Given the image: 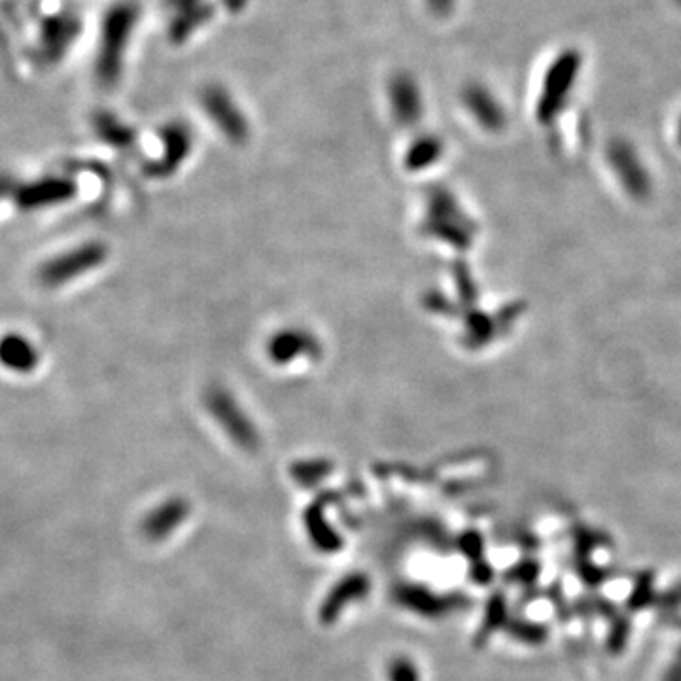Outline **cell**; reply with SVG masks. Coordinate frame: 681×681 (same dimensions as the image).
<instances>
[{"label": "cell", "instance_id": "1", "mask_svg": "<svg viewBox=\"0 0 681 681\" xmlns=\"http://www.w3.org/2000/svg\"><path fill=\"white\" fill-rule=\"evenodd\" d=\"M209 409L220 422V426L233 437V441H237L243 447L256 445V432L252 422L246 419L245 413H241V407L229 394L226 392L210 394Z\"/></svg>", "mask_w": 681, "mask_h": 681}, {"label": "cell", "instance_id": "2", "mask_svg": "<svg viewBox=\"0 0 681 681\" xmlns=\"http://www.w3.org/2000/svg\"><path fill=\"white\" fill-rule=\"evenodd\" d=\"M366 593V577L350 576L347 577V579H343V581L339 583V587H337V589L330 594V598L326 600L324 610H322V617H324V619H333L337 613L345 608L347 602L350 604L352 600H358V598H362Z\"/></svg>", "mask_w": 681, "mask_h": 681}, {"label": "cell", "instance_id": "3", "mask_svg": "<svg viewBox=\"0 0 681 681\" xmlns=\"http://www.w3.org/2000/svg\"><path fill=\"white\" fill-rule=\"evenodd\" d=\"M390 681H419V670L407 659H400L390 666Z\"/></svg>", "mask_w": 681, "mask_h": 681}]
</instances>
